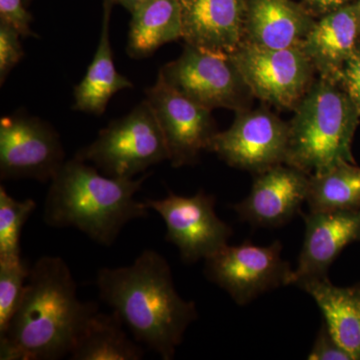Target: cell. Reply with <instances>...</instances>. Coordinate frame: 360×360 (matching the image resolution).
Returning <instances> with one entry per match:
<instances>
[{
  "instance_id": "cb8c5ba5",
  "label": "cell",
  "mask_w": 360,
  "mask_h": 360,
  "mask_svg": "<svg viewBox=\"0 0 360 360\" xmlns=\"http://www.w3.org/2000/svg\"><path fill=\"white\" fill-rule=\"evenodd\" d=\"M30 272V267L22 257L0 260V335L6 333L18 309Z\"/></svg>"
},
{
  "instance_id": "5b68a950",
  "label": "cell",
  "mask_w": 360,
  "mask_h": 360,
  "mask_svg": "<svg viewBox=\"0 0 360 360\" xmlns=\"http://www.w3.org/2000/svg\"><path fill=\"white\" fill-rule=\"evenodd\" d=\"M75 156L115 179H134L153 165L169 160L165 135L146 101L111 122Z\"/></svg>"
},
{
  "instance_id": "30bf717a",
  "label": "cell",
  "mask_w": 360,
  "mask_h": 360,
  "mask_svg": "<svg viewBox=\"0 0 360 360\" xmlns=\"http://www.w3.org/2000/svg\"><path fill=\"white\" fill-rule=\"evenodd\" d=\"M290 124L266 108L238 111L233 123L217 132L208 150L227 165L257 174L281 165L288 151Z\"/></svg>"
},
{
  "instance_id": "4dcf8cb0",
  "label": "cell",
  "mask_w": 360,
  "mask_h": 360,
  "mask_svg": "<svg viewBox=\"0 0 360 360\" xmlns=\"http://www.w3.org/2000/svg\"><path fill=\"white\" fill-rule=\"evenodd\" d=\"M360 7V6H359Z\"/></svg>"
},
{
  "instance_id": "8fae6325",
  "label": "cell",
  "mask_w": 360,
  "mask_h": 360,
  "mask_svg": "<svg viewBox=\"0 0 360 360\" xmlns=\"http://www.w3.org/2000/svg\"><path fill=\"white\" fill-rule=\"evenodd\" d=\"M146 98L167 141L174 167L198 162L217 134L212 111L170 86L158 75Z\"/></svg>"
},
{
  "instance_id": "ba28073f",
  "label": "cell",
  "mask_w": 360,
  "mask_h": 360,
  "mask_svg": "<svg viewBox=\"0 0 360 360\" xmlns=\"http://www.w3.org/2000/svg\"><path fill=\"white\" fill-rule=\"evenodd\" d=\"M281 251L278 240L266 246L248 241L227 245L205 260V276L238 304L245 305L262 293L291 284L293 269Z\"/></svg>"
},
{
  "instance_id": "3957f363",
  "label": "cell",
  "mask_w": 360,
  "mask_h": 360,
  "mask_svg": "<svg viewBox=\"0 0 360 360\" xmlns=\"http://www.w3.org/2000/svg\"><path fill=\"white\" fill-rule=\"evenodd\" d=\"M148 176H108L75 156L51 180L44 221L58 229L73 227L98 245H112L125 225L148 217L146 203L135 200Z\"/></svg>"
},
{
  "instance_id": "5bb4252c",
  "label": "cell",
  "mask_w": 360,
  "mask_h": 360,
  "mask_svg": "<svg viewBox=\"0 0 360 360\" xmlns=\"http://www.w3.org/2000/svg\"><path fill=\"white\" fill-rule=\"evenodd\" d=\"M304 240L291 284L328 277L329 267L347 245L360 241V210L302 214Z\"/></svg>"
},
{
  "instance_id": "9a60e30c",
  "label": "cell",
  "mask_w": 360,
  "mask_h": 360,
  "mask_svg": "<svg viewBox=\"0 0 360 360\" xmlns=\"http://www.w3.org/2000/svg\"><path fill=\"white\" fill-rule=\"evenodd\" d=\"M186 44L231 54L245 39L246 0H179Z\"/></svg>"
},
{
  "instance_id": "ac0fdd59",
  "label": "cell",
  "mask_w": 360,
  "mask_h": 360,
  "mask_svg": "<svg viewBox=\"0 0 360 360\" xmlns=\"http://www.w3.org/2000/svg\"><path fill=\"white\" fill-rule=\"evenodd\" d=\"M297 286L314 298L338 345L352 360H360V283L341 288L326 277Z\"/></svg>"
},
{
  "instance_id": "f1b7e54d",
  "label": "cell",
  "mask_w": 360,
  "mask_h": 360,
  "mask_svg": "<svg viewBox=\"0 0 360 360\" xmlns=\"http://www.w3.org/2000/svg\"><path fill=\"white\" fill-rule=\"evenodd\" d=\"M350 0H304L307 11L315 15L323 16L348 6Z\"/></svg>"
},
{
  "instance_id": "83f0119b",
  "label": "cell",
  "mask_w": 360,
  "mask_h": 360,
  "mask_svg": "<svg viewBox=\"0 0 360 360\" xmlns=\"http://www.w3.org/2000/svg\"><path fill=\"white\" fill-rule=\"evenodd\" d=\"M310 360H352L350 355L338 345L329 333L326 324L319 329V335L310 350Z\"/></svg>"
},
{
  "instance_id": "ffe728a7",
  "label": "cell",
  "mask_w": 360,
  "mask_h": 360,
  "mask_svg": "<svg viewBox=\"0 0 360 360\" xmlns=\"http://www.w3.org/2000/svg\"><path fill=\"white\" fill-rule=\"evenodd\" d=\"M182 34L179 0H146L131 13L127 53L130 58H148Z\"/></svg>"
},
{
  "instance_id": "6da1fadb",
  "label": "cell",
  "mask_w": 360,
  "mask_h": 360,
  "mask_svg": "<svg viewBox=\"0 0 360 360\" xmlns=\"http://www.w3.org/2000/svg\"><path fill=\"white\" fill-rule=\"evenodd\" d=\"M97 311L96 303L78 298L77 283L63 258H39L30 267L18 310L0 335V359H63Z\"/></svg>"
},
{
  "instance_id": "7a4b0ae2",
  "label": "cell",
  "mask_w": 360,
  "mask_h": 360,
  "mask_svg": "<svg viewBox=\"0 0 360 360\" xmlns=\"http://www.w3.org/2000/svg\"><path fill=\"white\" fill-rule=\"evenodd\" d=\"M96 285L101 300L135 340L163 360L174 359L186 329L198 316L195 303L179 295L167 260L155 250H144L127 266L99 269Z\"/></svg>"
},
{
  "instance_id": "4fadbf2b",
  "label": "cell",
  "mask_w": 360,
  "mask_h": 360,
  "mask_svg": "<svg viewBox=\"0 0 360 360\" xmlns=\"http://www.w3.org/2000/svg\"><path fill=\"white\" fill-rule=\"evenodd\" d=\"M255 175L248 198L232 205L239 219L253 226L278 227L300 212L307 202L309 174L281 163Z\"/></svg>"
},
{
  "instance_id": "7402d4cb",
  "label": "cell",
  "mask_w": 360,
  "mask_h": 360,
  "mask_svg": "<svg viewBox=\"0 0 360 360\" xmlns=\"http://www.w3.org/2000/svg\"><path fill=\"white\" fill-rule=\"evenodd\" d=\"M307 202L309 212L360 210V167L342 162L310 175Z\"/></svg>"
},
{
  "instance_id": "8992f818",
  "label": "cell",
  "mask_w": 360,
  "mask_h": 360,
  "mask_svg": "<svg viewBox=\"0 0 360 360\" xmlns=\"http://www.w3.org/2000/svg\"><path fill=\"white\" fill-rule=\"evenodd\" d=\"M229 56L253 97L279 110H295L316 79L302 47L272 49L243 42Z\"/></svg>"
},
{
  "instance_id": "f546056e",
  "label": "cell",
  "mask_w": 360,
  "mask_h": 360,
  "mask_svg": "<svg viewBox=\"0 0 360 360\" xmlns=\"http://www.w3.org/2000/svg\"><path fill=\"white\" fill-rule=\"evenodd\" d=\"M113 4H120V6L127 8L130 13H134L137 7L141 6L146 0H111Z\"/></svg>"
},
{
  "instance_id": "44dd1931",
  "label": "cell",
  "mask_w": 360,
  "mask_h": 360,
  "mask_svg": "<svg viewBox=\"0 0 360 360\" xmlns=\"http://www.w3.org/2000/svg\"><path fill=\"white\" fill-rule=\"evenodd\" d=\"M117 314L92 315L70 355L72 360H141L144 350L130 340Z\"/></svg>"
},
{
  "instance_id": "7c38bea8",
  "label": "cell",
  "mask_w": 360,
  "mask_h": 360,
  "mask_svg": "<svg viewBox=\"0 0 360 360\" xmlns=\"http://www.w3.org/2000/svg\"><path fill=\"white\" fill-rule=\"evenodd\" d=\"M65 150L51 125L33 116H4L0 120L2 179L49 181L63 167Z\"/></svg>"
},
{
  "instance_id": "d4e9b609",
  "label": "cell",
  "mask_w": 360,
  "mask_h": 360,
  "mask_svg": "<svg viewBox=\"0 0 360 360\" xmlns=\"http://www.w3.org/2000/svg\"><path fill=\"white\" fill-rule=\"evenodd\" d=\"M20 34L6 23L0 22V82L4 84L8 73L23 58Z\"/></svg>"
},
{
  "instance_id": "484cf974",
  "label": "cell",
  "mask_w": 360,
  "mask_h": 360,
  "mask_svg": "<svg viewBox=\"0 0 360 360\" xmlns=\"http://www.w3.org/2000/svg\"><path fill=\"white\" fill-rule=\"evenodd\" d=\"M335 82L345 92L360 116V45L342 66Z\"/></svg>"
},
{
  "instance_id": "d6986e66",
  "label": "cell",
  "mask_w": 360,
  "mask_h": 360,
  "mask_svg": "<svg viewBox=\"0 0 360 360\" xmlns=\"http://www.w3.org/2000/svg\"><path fill=\"white\" fill-rule=\"evenodd\" d=\"M111 0L104 1L103 28L96 56L84 79L75 89V110L103 115L111 97L120 90L132 89L129 78L116 70L110 37Z\"/></svg>"
},
{
  "instance_id": "9c48e42d",
  "label": "cell",
  "mask_w": 360,
  "mask_h": 360,
  "mask_svg": "<svg viewBox=\"0 0 360 360\" xmlns=\"http://www.w3.org/2000/svg\"><path fill=\"white\" fill-rule=\"evenodd\" d=\"M167 226L165 239L176 246L181 260L191 264L208 259L229 245L232 229L217 217L215 198L205 191L193 196L169 191L162 200H146Z\"/></svg>"
},
{
  "instance_id": "4316f807",
  "label": "cell",
  "mask_w": 360,
  "mask_h": 360,
  "mask_svg": "<svg viewBox=\"0 0 360 360\" xmlns=\"http://www.w3.org/2000/svg\"><path fill=\"white\" fill-rule=\"evenodd\" d=\"M32 21V14L26 11L23 0H0V22L13 27L20 37L34 35L30 28Z\"/></svg>"
},
{
  "instance_id": "603a6c76",
  "label": "cell",
  "mask_w": 360,
  "mask_h": 360,
  "mask_svg": "<svg viewBox=\"0 0 360 360\" xmlns=\"http://www.w3.org/2000/svg\"><path fill=\"white\" fill-rule=\"evenodd\" d=\"M35 207V201L16 200L0 186V260L21 258V231Z\"/></svg>"
},
{
  "instance_id": "2e32d148",
  "label": "cell",
  "mask_w": 360,
  "mask_h": 360,
  "mask_svg": "<svg viewBox=\"0 0 360 360\" xmlns=\"http://www.w3.org/2000/svg\"><path fill=\"white\" fill-rule=\"evenodd\" d=\"M314 15L291 0H246V44L265 49L302 47Z\"/></svg>"
},
{
  "instance_id": "e0dca14e",
  "label": "cell",
  "mask_w": 360,
  "mask_h": 360,
  "mask_svg": "<svg viewBox=\"0 0 360 360\" xmlns=\"http://www.w3.org/2000/svg\"><path fill=\"white\" fill-rule=\"evenodd\" d=\"M360 7L347 6L321 16L302 45L319 77L335 82L359 46Z\"/></svg>"
},
{
  "instance_id": "277c9868",
  "label": "cell",
  "mask_w": 360,
  "mask_h": 360,
  "mask_svg": "<svg viewBox=\"0 0 360 360\" xmlns=\"http://www.w3.org/2000/svg\"><path fill=\"white\" fill-rule=\"evenodd\" d=\"M293 111L285 165L312 175L354 162L352 142L359 115L340 85L316 78Z\"/></svg>"
},
{
  "instance_id": "52a82bcc",
  "label": "cell",
  "mask_w": 360,
  "mask_h": 360,
  "mask_svg": "<svg viewBox=\"0 0 360 360\" xmlns=\"http://www.w3.org/2000/svg\"><path fill=\"white\" fill-rule=\"evenodd\" d=\"M167 84L208 110L250 108V89L229 54L217 53L186 44L176 60L160 73Z\"/></svg>"
}]
</instances>
